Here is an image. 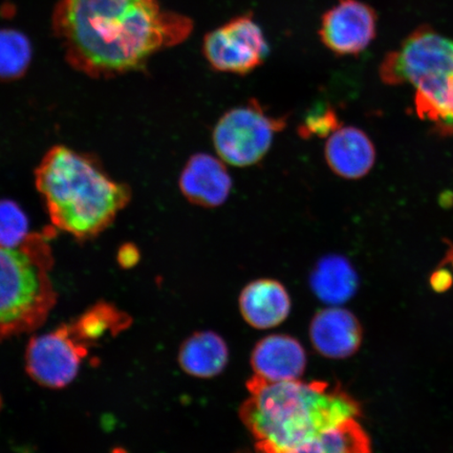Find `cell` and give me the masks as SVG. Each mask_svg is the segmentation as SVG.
Listing matches in <instances>:
<instances>
[{"mask_svg": "<svg viewBox=\"0 0 453 453\" xmlns=\"http://www.w3.org/2000/svg\"><path fill=\"white\" fill-rule=\"evenodd\" d=\"M451 260H452V265H453V254H452V257H451Z\"/></svg>", "mask_w": 453, "mask_h": 453, "instance_id": "22", "label": "cell"}, {"mask_svg": "<svg viewBox=\"0 0 453 453\" xmlns=\"http://www.w3.org/2000/svg\"><path fill=\"white\" fill-rule=\"evenodd\" d=\"M287 126L286 116L272 115L259 101L251 99L219 119L212 130L213 146L229 165L250 167L268 155L276 134Z\"/></svg>", "mask_w": 453, "mask_h": 453, "instance_id": "6", "label": "cell"}, {"mask_svg": "<svg viewBox=\"0 0 453 453\" xmlns=\"http://www.w3.org/2000/svg\"><path fill=\"white\" fill-rule=\"evenodd\" d=\"M0 405H2V401H0Z\"/></svg>", "mask_w": 453, "mask_h": 453, "instance_id": "23", "label": "cell"}, {"mask_svg": "<svg viewBox=\"0 0 453 453\" xmlns=\"http://www.w3.org/2000/svg\"><path fill=\"white\" fill-rule=\"evenodd\" d=\"M452 275L446 270L435 271L432 276V280H430L434 290L437 292L449 290L452 285Z\"/></svg>", "mask_w": 453, "mask_h": 453, "instance_id": "21", "label": "cell"}, {"mask_svg": "<svg viewBox=\"0 0 453 453\" xmlns=\"http://www.w3.org/2000/svg\"><path fill=\"white\" fill-rule=\"evenodd\" d=\"M310 338L322 356L344 359L359 349L362 327L353 313L333 305L315 315L311 322Z\"/></svg>", "mask_w": 453, "mask_h": 453, "instance_id": "11", "label": "cell"}, {"mask_svg": "<svg viewBox=\"0 0 453 453\" xmlns=\"http://www.w3.org/2000/svg\"><path fill=\"white\" fill-rule=\"evenodd\" d=\"M31 59V43L24 34L9 28L0 30V81L24 76Z\"/></svg>", "mask_w": 453, "mask_h": 453, "instance_id": "18", "label": "cell"}, {"mask_svg": "<svg viewBox=\"0 0 453 453\" xmlns=\"http://www.w3.org/2000/svg\"><path fill=\"white\" fill-rule=\"evenodd\" d=\"M288 453H372L370 438L356 418Z\"/></svg>", "mask_w": 453, "mask_h": 453, "instance_id": "17", "label": "cell"}, {"mask_svg": "<svg viewBox=\"0 0 453 453\" xmlns=\"http://www.w3.org/2000/svg\"><path fill=\"white\" fill-rule=\"evenodd\" d=\"M229 350L223 338L211 331L194 334L179 352V364L188 375L209 379L218 376L228 364Z\"/></svg>", "mask_w": 453, "mask_h": 453, "instance_id": "16", "label": "cell"}, {"mask_svg": "<svg viewBox=\"0 0 453 453\" xmlns=\"http://www.w3.org/2000/svg\"><path fill=\"white\" fill-rule=\"evenodd\" d=\"M241 313L249 325L258 330L280 326L291 311V298L281 282L271 279L253 280L242 288Z\"/></svg>", "mask_w": 453, "mask_h": 453, "instance_id": "14", "label": "cell"}, {"mask_svg": "<svg viewBox=\"0 0 453 453\" xmlns=\"http://www.w3.org/2000/svg\"><path fill=\"white\" fill-rule=\"evenodd\" d=\"M36 187L56 228L78 240L97 236L132 197L92 157L65 146L50 150L36 169Z\"/></svg>", "mask_w": 453, "mask_h": 453, "instance_id": "3", "label": "cell"}, {"mask_svg": "<svg viewBox=\"0 0 453 453\" xmlns=\"http://www.w3.org/2000/svg\"><path fill=\"white\" fill-rule=\"evenodd\" d=\"M325 157L328 168L338 177L359 180L375 165L376 149L364 130L342 127L327 138Z\"/></svg>", "mask_w": 453, "mask_h": 453, "instance_id": "12", "label": "cell"}, {"mask_svg": "<svg viewBox=\"0 0 453 453\" xmlns=\"http://www.w3.org/2000/svg\"><path fill=\"white\" fill-rule=\"evenodd\" d=\"M376 34V12L360 0H339L322 17L319 28L321 42L338 56L364 52Z\"/></svg>", "mask_w": 453, "mask_h": 453, "instance_id": "9", "label": "cell"}, {"mask_svg": "<svg viewBox=\"0 0 453 453\" xmlns=\"http://www.w3.org/2000/svg\"><path fill=\"white\" fill-rule=\"evenodd\" d=\"M255 376L269 382L298 380L307 365L304 349L288 335H271L255 345L251 356Z\"/></svg>", "mask_w": 453, "mask_h": 453, "instance_id": "13", "label": "cell"}, {"mask_svg": "<svg viewBox=\"0 0 453 453\" xmlns=\"http://www.w3.org/2000/svg\"><path fill=\"white\" fill-rule=\"evenodd\" d=\"M240 415L259 453H288L360 415L357 402L326 382H269L253 376Z\"/></svg>", "mask_w": 453, "mask_h": 453, "instance_id": "2", "label": "cell"}, {"mask_svg": "<svg viewBox=\"0 0 453 453\" xmlns=\"http://www.w3.org/2000/svg\"><path fill=\"white\" fill-rule=\"evenodd\" d=\"M203 55L212 70L243 76L268 58L269 44L263 28L252 15L245 14L208 33Z\"/></svg>", "mask_w": 453, "mask_h": 453, "instance_id": "8", "label": "cell"}, {"mask_svg": "<svg viewBox=\"0 0 453 453\" xmlns=\"http://www.w3.org/2000/svg\"><path fill=\"white\" fill-rule=\"evenodd\" d=\"M27 226L26 214L15 203L0 201V246H20L28 236Z\"/></svg>", "mask_w": 453, "mask_h": 453, "instance_id": "19", "label": "cell"}, {"mask_svg": "<svg viewBox=\"0 0 453 453\" xmlns=\"http://www.w3.org/2000/svg\"><path fill=\"white\" fill-rule=\"evenodd\" d=\"M52 252L43 234H28L20 246H0V342L42 326L54 308L49 272Z\"/></svg>", "mask_w": 453, "mask_h": 453, "instance_id": "5", "label": "cell"}, {"mask_svg": "<svg viewBox=\"0 0 453 453\" xmlns=\"http://www.w3.org/2000/svg\"><path fill=\"white\" fill-rule=\"evenodd\" d=\"M342 127L336 110L331 106H319L311 110L303 118L298 134L303 139L330 137Z\"/></svg>", "mask_w": 453, "mask_h": 453, "instance_id": "20", "label": "cell"}, {"mask_svg": "<svg viewBox=\"0 0 453 453\" xmlns=\"http://www.w3.org/2000/svg\"><path fill=\"white\" fill-rule=\"evenodd\" d=\"M310 285L321 302L335 307L353 297L359 279L348 258L339 254H328L311 270Z\"/></svg>", "mask_w": 453, "mask_h": 453, "instance_id": "15", "label": "cell"}, {"mask_svg": "<svg viewBox=\"0 0 453 453\" xmlns=\"http://www.w3.org/2000/svg\"><path fill=\"white\" fill-rule=\"evenodd\" d=\"M379 73L384 83L411 85L418 118L453 134V39L418 28L385 57Z\"/></svg>", "mask_w": 453, "mask_h": 453, "instance_id": "4", "label": "cell"}, {"mask_svg": "<svg viewBox=\"0 0 453 453\" xmlns=\"http://www.w3.org/2000/svg\"><path fill=\"white\" fill-rule=\"evenodd\" d=\"M52 27L73 69L111 78L143 69L158 50L184 42L194 24L158 0H59Z\"/></svg>", "mask_w": 453, "mask_h": 453, "instance_id": "1", "label": "cell"}, {"mask_svg": "<svg viewBox=\"0 0 453 453\" xmlns=\"http://www.w3.org/2000/svg\"><path fill=\"white\" fill-rule=\"evenodd\" d=\"M93 347L73 322L33 337L26 350L27 375L43 388H65L75 380Z\"/></svg>", "mask_w": 453, "mask_h": 453, "instance_id": "7", "label": "cell"}, {"mask_svg": "<svg viewBox=\"0 0 453 453\" xmlns=\"http://www.w3.org/2000/svg\"><path fill=\"white\" fill-rule=\"evenodd\" d=\"M179 185L187 201L213 209L228 200L234 182L222 158L200 152L186 163Z\"/></svg>", "mask_w": 453, "mask_h": 453, "instance_id": "10", "label": "cell"}]
</instances>
